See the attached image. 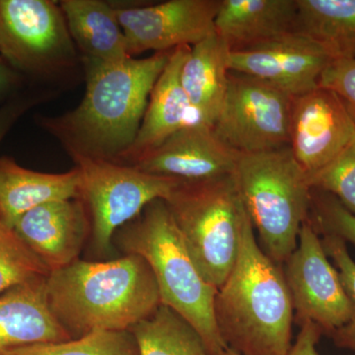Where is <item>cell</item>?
Returning a JSON list of instances; mask_svg holds the SVG:
<instances>
[{
  "instance_id": "obj_1",
  "label": "cell",
  "mask_w": 355,
  "mask_h": 355,
  "mask_svg": "<svg viewBox=\"0 0 355 355\" xmlns=\"http://www.w3.org/2000/svg\"><path fill=\"white\" fill-rule=\"evenodd\" d=\"M172 51L113 64L83 60V101L60 116H41L39 125L60 142L70 157L118 163L137 137L154 85Z\"/></svg>"
},
{
  "instance_id": "obj_2",
  "label": "cell",
  "mask_w": 355,
  "mask_h": 355,
  "mask_svg": "<svg viewBox=\"0 0 355 355\" xmlns=\"http://www.w3.org/2000/svg\"><path fill=\"white\" fill-rule=\"evenodd\" d=\"M46 294L53 316L72 338L130 331L161 305L153 270L137 254L73 261L49 273Z\"/></svg>"
},
{
  "instance_id": "obj_3",
  "label": "cell",
  "mask_w": 355,
  "mask_h": 355,
  "mask_svg": "<svg viewBox=\"0 0 355 355\" xmlns=\"http://www.w3.org/2000/svg\"><path fill=\"white\" fill-rule=\"evenodd\" d=\"M214 314L219 334L241 355H286L294 310L284 270L257 242L245 212L239 254L217 291Z\"/></svg>"
},
{
  "instance_id": "obj_4",
  "label": "cell",
  "mask_w": 355,
  "mask_h": 355,
  "mask_svg": "<svg viewBox=\"0 0 355 355\" xmlns=\"http://www.w3.org/2000/svg\"><path fill=\"white\" fill-rule=\"evenodd\" d=\"M114 239L125 254H137L150 266L161 304L171 308L198 331L210 355L227 349L216 321L217 291L203 277L165 200L149 203Z\"/></svg>"
},
{
  "instance_id": "obj_5",
  "label": "cell",
  "mask_w": 355,
  "mask_h": 355,
  "mask_svg": "<svg viewBox=\"0 0 355 355\" xmlns=\"http://www.w3.org/2000/svg\"><path fill=\"white\" fill-rule=\"evenodd\" d=\"M235 178L261 249L282 266L295 251L301 226L309 219L312 189L307 174L287 146L240 154Z\"/></svg>"
},
{
  "instance_id": "obj_6",
  "label": "cell",
  "mask_w": 355,
  "mask_h": 355,
  "mask_svg": "<svg viewBox=\"0 0 355 355\" xmlns=\"http://www.w3.org/2000/svg\"><path fill=\"white\" fill-rule=\"evenodd\" d=\"M165 202L198 270L218 289L237 261L246 212L235 173L196 183L181 181Z\"/></svg>"
},
{
  "instance_id": "obj_7",
  "label": "cell",
  "mask_w": 355,
  "mask_h": 355,
  "mask_svg": "<svg viewBox=\"0 0 355 355\" xmlns=\"http://www.w3.org/2000/svg\"><path fill=\"white\" fill-rule=\"evenodd\" d=\"M80 174L81 200L90 212L93 247L109 253L114 234L141 214L149 203L167 200L180 183L156 176L133 166L73 156Z\"/></svg>"
},
{
  "instance_id": "obj_8",
  "label": "cell",
  "mask_w": 355,
  "mask_h": 355,
  "mask_svg": "<svg viewBox=\"0 0 355 355\" xmlns=\"http://www.w3.org/2000/svg\"><path fill=\"white\" fill-rule=\"evenodd\" d=\"M0 57L20 76L35 78L76 67L79 53L60 4L0 0Z\"/></svg>"
},
{
  "instance_id": "obj_9",
  "label": "cell",
  "mask_w": 355,
  "mask_h": 355,
  "mask_svg": "<svg viewBox=\"0 0 355 355\" xmlns=\"http://www.w3.org/2000/svg\"><path fill=\"white\" fill-rule=\"evenodd\" d=\"M293 97L257 77L229 72L217 137L239 154L277 150L291 144Z\"/></svg>"
},
{
  "instance_id": "obj_10",
  "label": "cell",
  "mask_w": 355,
  "mask_h": 355,
  "mask_svg": "<svg viewBox=\"0 0 355 355\" xmlns=\"http://www.w3.org/2000/svg\"><path fill=\"white\" fill-rule=\"evenodd\" d=\"M310 218L301 226L297 247L284 270L299 324L312 322L333 336L349 323L352 304Z\"/></svg>"
},
{
  "instance_id": "obj_11",
  "label": "cell",
  "mask_w": 355,
  "mask_h": 355,
  "mask_svg": "<svg viewBox=\"0 0 355 355\" xmlns=\"http://www.w3.org/2000/svg\"><path fill=\"white\" fill-rule=\"evenodd\" d=\"M220 3L221 0H170L148 6H116L128 55L195 46L216 31Z\"/></svg>"
},
{
  "instance_id": "obj_12",
  "label": "cell",
  "mask_w": 355,
  "mask_h": 355,
  "mask_svg": "<svg viewBox=\"0 0 355 355\" xmlns=\"http://www.w3.org/2000/svg\"><path fill=\"white\" fill-rule=\"evenodd\" d=\"M354 139V119L333 91L318 87L293 97L289 147L307 176L328 165Z\"/></svg>"
},
{
  "instance_id": "obj_13",
  "label": "cell",
  "mask_w": 355,
  "mask_h": 355,
  "mask_svg": "<svg viewBox=\"0 0 355 355\" xmlns=\"http://www.w3.org/2000/svg\"><path fill=\"white\" fill-rule=\"evenodd\" d=\"M331 58L309 37L298 32L231 51L229 70L272 84L291 97L319 87L322 74Z\"/></svg>"
},
{
  "instance_id": "obj_14",
  "label": "cell",
  "mask_w": 355,
  "mask_h": 355,
  "mask_svg": "<svg viewBox=\"0 0 355 355\" xmlns=\"http://www.w3.org/2000/svg\"><path fill=\"white\" fill-rule=\"evenodd\" d=\"M239 155L216 137L211 127L196 121L132 166L156 176L196 183L234 174Z\"/></svg>"
},
{
  "instance_id": "obj_15",
  "label": "cell",
  "mask_w": 355,
  "mask_h": 355,
  "mask_svg": "<svg viewBox=\"0 0 355 355\" xmlns=\"http://www.w3.org/2000/svg\"><path fill=\"white\" fill-rule=\"evenodd\" d=\"M13 229L51 272L78 260L91 220L85 202L71 198L30 210Z\"/></svg>"
},
{
  "instance_id": "obj_16",
  "label": "cell",
  "mask_w": 355,
  "mask_h": 355,
  "mask_svg": "<svg viewBox=\"0 0 355 355\" xmlns=\"http://www.w3.org/2000/svg\"><path fill=\"white\" fill-rule=\"evenodd\" d=\"M190 50V46H182L172 51L154 85L137 137L119 164L132 166L178 130L190 125L188 114L191 108L181 83L182 67Z\"/></svg>"
},
{
  "instance_id": "obj_17",
  "label": "cell",
  "mask_w": 355,
  "mask_h": 355,
  "mask_svg": "<svg viewBox=\"0 0 355 355\" xmlns=\"http://www.w3.org/2000/svg\"><path fill=\"white\" fill-rule=\"evenodd\" d=\"M46 279L26 282L0 294V355L35 343L72 340L49 306Z\"/></svg>"
},
{
  "instance_id": "obj_18",
  "label": "cell",
  "mask_w": 355,
  "mask_h": 355,
  "mask_svg": "<svg viewBox=\"0 0 355 355\" xmlns=\"http://www.w3.org/2000/svg\"><path fill=\"white\" fill-rule=\"evenodd\" d=\"M296 0H221L214 30L231 51L296 32Z\"/></svg>"
},
{
  "instance_id": "obj_19",
  "label": "cell",
  "mask_w": 355,
  "mask_h": 355,
  "mask_svg": "<svg viewBox=\"0 0 355 355\" xmlns=\"http://www.w3.org/2000/svg\"><path fill=\"white\" fill-rule=\"evenodd\" d=\"M80 174L74 169L60 174L33 171L12 158L0 157V219L14 228L30 210L44 203L81 198Z\"/></svg>"
},
{
  "instance_id": "obj_20",
  "label": "cell",
  "mask_w": 355,
  "mask_h": 355,
  "mask_svg": "<svg viewBox=\"0 0 355 355\" xmlns=\"http://www.w3.org/2000/svg\"><path fill=\"white\" fill-rule=\"evenodd\" d=\"M230 48L214 31L191 46L181 83L197 121L212 128L220 113L229 78Z\"/></svg>"
},
{
  "instance_id": "obj_21",
  "label": "cell",
  "mask_w": 355,
  "mask_h": 355,
  "mask_svg": "<svg viewBox=\"0 0 355 355\" xmlns=\"http://www.w3.org/2000/svg\"><path fill=\"white\" fill-rule=\"evenodd\" d=\"M58 4L81 62L113 64L132 58L114 4L102 0H62Z\"/></svg>"
},
{
  "instance_id": "obj_22",
  "label": "cell",
  "mask_w": 355,
  "mask_h": 355,
  "mask_svg": "<svg viewBox=\"0 0 355 355\" xmlns=\"http://www.w3.org/2000/svg\"><path fill=\"white\" fill-rule=\"evenodd\" d=\"M296 32L316 42L331 60H355V0H296Z\"/></svg>"
},
{
  "instance_id": "obj_23",
  "label": "cell",
  "mask_w": 355,
  "mask_h": 355,
  "mask_svg": "<svg viewBox=\"0 0 355 355\" xmlns=\"http://www.w3.org/2000/svg\"><path fill=\"white\" fill-rule=\"evenodd\" d=\"M130 331L139 355H210L198 331L163 304Z\"/></svg>"
},
{
  "instance_id": "obj_24",
  "label": "cell",
  "mask_w": 355,
  "mask_h": 355,
  "mask_svg": "<svg viewBox=\"0 0 355 355\" xmlns=\"http://www.w3.org/2000/svg\"><path fill=\"white\" fill-rule=\"evenodd\" d=\"M7 355H139L130 331H99L67 342L35 343Z\"/></svg>"
},
{
  "instance_id": "obj_25",
  "label": "cell",
  "mask_w": 355,
  "mask_h": 355,
  "mask_svg": "<svg viewBox=\"0 0 355 355\" xmlns=\"http://www.w3.org/2000/svg\"><path fill=\"white\" fill-rule=\"evenodd\" d=\"M50 270L14 231L0 219V294L11 287L43 279Z\"/></svg>"
},
{
  "instance_id": "obj_26",
  "label": "cell",
  "mask_w": 355,
  "mask_h": 355,
  "mask_svg": "<svg viewBox=\"0 0 355 355\" xmlns=\"http://www.w3.org/2000/svg\"><path fill=\"white\" fill-rule=\"evenodd\" d=\"M312 190L330 193L355 214V144L319 171L308 176Z\"/></svg>"
},
{
  "instance_id": "obj_27",
  "label": "cell",
  "mask_w": 355,
  "mask_h": 355,
  "mask_svg": "<svg viewBox=\"0 0 355 355\" xmlns=\"http://www.w3.org/2000/svg\"><path fill=\"white\" fill-rule=\"evenodd\" d=\"M322 240L324 252L333 259L338 268L343 288L352 304V317L349 323L331 336L336 347L355 352V261L347 251V243L335 235H324Z\"/></svg>"
},
{
  "instance_id": "obj_28",
  "label": "cell",
  "mask_w": 355,
  "mask_h": 355,
  "mask_svg": "<svg viewBox=\"0 0 355 355\" xmlns=\"http://www.w3.org/2000/svg\"><path fill=\"white\" fill-rule=\"evenodd\" d=\"M314 219H310L317 232L335 235L355 246V214H352L334 196L312 190Z\"/></svg>"
},
{
  "instance_id": "obj_29",
  "label": "cell",
  "mask_w": 355,
  "mask_h": 355,
  "mask_svg": "<svg viewBox=\"0 0 355 355\" xmlns=\"http://www.w3.org/2000/svg\"><path fill=\"white\" fill-rule=\"evenodd\" d=\"M319 87L336 93L355 121V60H331L320 78Z\"/></svg>"
},
{
  "instance_id": "obj_30",
  "label": "cell",
  "mask_w": 355,
  "mask_h": 355,
  "mask_svg": "<svg viewBox=\"0 0 355 355\" xmlns=\"http://www.w3.org/2000/svg\"><path fill=\"white\" fill-rule=\"evenodd\" d=\"M48 96L44 94H16L0 107V144L18 120L43 101Z\"/></svg>"
},
{
  "instance_id": "obj_31",
  "label": "cell",
  "mask_w": 355,
  "mask_h": 355,
  "mask_svg": "<svg viewBox=\"0 0 355 355\" xmlns=\"http://www.w3.org/2000/svg\"><path fill=\"white\" fill-rule=\"evenodd\" d=\"M322 335L323 331L316 324L306 322L301 324L297 338L286 355H320L317 345Z\"/></svg>"
},
{
  "instance_id": "obj_32",
  "label": "cell",
  "mask_w": 355,
  "mask_h": 355,
  "mask_svg": "<svg viewBox=\"0 0 355 355\" xmlns=\"http://www.w3.org/2000/svg\"><path fill=\"white\" fill-rule=\"evenodd\" d=\"M21 76L3 60L0 62V107L16 95L20 87Z\"/></svg>"
},
{
  "instance_id": "obj_33",
  "label": "cell",
  "mask_w": 355,
  "mask_h": 355,
  "mask_svg": "<svg viewBox=\"0 0 355 355\" xmlns=\"http://www.w3.org/2000/svg\"><path fill=\"white\" fill-rule=\"evenodd\" d=\"M218 355H241L239 354H237V352H234V350H232L231 349H225L223 350V352H220Z\"/></svg>"
},
{
  "instance_id": "obj_34",
  "label": "cell",
  "mask_w": 355,
  "mask_h": 355,
  "mask_svg": "<svg viewBox=\"0 0 355 355\" xmlns=\"http://www.w3.org/2000/svg\"><path fill=\"white\" fill-rule=\"evenodd\" d=\"M1 60H2V58H1V57H0V62H1Z\"/></svg>"
},
{
  "instance_id": "obj_35",
  "label": "cell",
  "mask_w": 355,
  "mask_h": 355,
  "mask_svg": "<svg viewBox=\"0 0 355 355\" xmlns=\"http://www.w3.org/2000/svg\"><path fill=\"white\" fill-rule=\"evenodd\" d=\"M354 144H355V139H354Z\"/></svg>"
}]
</instances>
